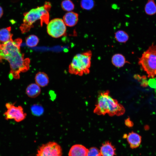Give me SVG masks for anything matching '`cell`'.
<instances>
[{"label": "cell", "instance_id": "11", "mask_svg": "<svg viewBox=\"0 0 156 156\" xmlns=\"http://www.w3.org/2000/svg\"><path fill=\"white\" fill-rule=\"evenodd\" d=\"M128 142L130 147L132 148L138 147L141 142V137L138 134L131 132L129 133L127 137Z\"/></svg>", "mask_w": 156, "mask_h": 156}, {"label": "cell", "instance_id": "6", "mask_svg": "<svg viewBox=\"0 0 156 156\" xmlns=\"http://www.w3.org/2000/svg\"><path fill=\"white\" fill-rule=\"evenodd\" d=\"M47 31L51 37L58 38L66 35V27L63 20L60 18L53 19L47 24Z\"/></svg>", "mask_w": 156, "mask_h": 156}, {"label": "cell", "instance_id": "20", "mask_svg": "<svg viewBox=\"0 0 156 156\" xmlns=\"http://www.w3.org/2000/svg\"><path fill=\"white\" fill-rule=\"evenodd\" d=\"M32 114L35 116H39L44 113V109L42 106L38 104H34L31 107Z\"/></svg>", "mask_w": 156, "mask_h": 156}, {"label": "cell", "instance_id": "27", "mask_svg": "<svg viewBox=\"0 0 156 156\" xmlns=\"http://www.w3.org/2000/svg\"><path fill=\"white\" fill-rule=\"evenodd\" d=\"M3 10L2 7L0 6V18L2 17L3 14Z\"/></svg>", "mask_w": 156, "mask_h": 156}, {"label": "cell", "instance_id": "4", "mask_svg": "<svg viewBox=\"0 0 156 156\" xmlns=\"http://www.w3.org/2000/svg\"><path fill=\"white\" fill-rule=\"evenodd\" d=\"M92 53L90 51L76 55L69 65L68 72L71 74L82 76L90 72Z\"/></svg>", "mask_w": 156, "mask_h": 156}, {"label": "cell", "instance_id": "18", "mask_svg": "<svg viewBox=\"0 0 156 156\" xmlns=\"http://www.w3.org/2000/svg\"><path fill=\"white\" fill-rule=\"evenodd\" d=\"M115 37L117 41L121 43H125L128 40L129 36L125 31L119 30L115 33Z\"/></svg>", "mask_w": 156, "mask_h": 156}, {"label": "cell", "instance_id": "16", "mask_svg": "<svg viewBox=\"0 0 156 156\" xmlns=\"http://www.w3.org/2000/svg\"><path fill=\"white\" fill-rule=\"evenodd\" d=\"M112 62L115 67L120 68L123 66L127 62L122 54L116 53L114 55L112 58Z\"/></svg>", "mask_w": 156, "mask_h": 156}, {"label": "cell", "instance_id": "19", "mask_svg": "<svg viewBox=\"0 0 156 156\" xmlns=\"http://www.w3.org/2000/svg\"><path fill=\"white\" fill-rule=\"evenodd\" d=\"M39 41V39L37 36L35 35H31L26 38V44L29 47H33L37 45Z\"/></svg>", "mask_w": 156, "mask_h": 156}, {"label": "cell", "instance_id": "13", "mask_svg": "<svg viewBox=\"0 0 156 156\" xmlns=\"http://www.w3.org/2000/svg\"><path fill=\"white\" fill-rule=\"evenodd\" d=\"M26 93L31 98H35L38 96L41 92L40 87L37 84L32 83L29 85L26 89Z\"/></svg>", "mask_w": 156, "mask_h": 156}, {"label": "cell", "instance_id": "12", "mask_svg": "<svg viewBox=\"0 0 156 156\" xmlns=\"http://www.w3.org/2000/svg\"><path fill=\"white\" fill-rule=\"evenodd\" d=\"M115 149L109 141L103 144L100 152L101 156H114Z\"/></svg>", "mask_w": 156, "mask_h": 156}, {"label": "cell", "instance_id": "2", "mask_svg": "<svg viewBox=\"0 0 156 156\" xmlns=\"http://www.w3.org/2000/svg\"><path fill=\"white\" fill-rule=\"evenodd\" d=\"M51 8V3L46 1L43 5L24 13L23 22L19 27L21 33L24 34L28 32L33 27V24L39 20L41 26L43 23L47 24L49 22V11Z\"/></svg>", "mask_w": 156, "mask_h": 156}, {"label": "cell", "instance_id": "17", "mask_svg": "<svg viewBox=\"0 0 156 156\" xmlns=\"http://www.w3.org/2000/svg\"><path fill=\"white\" fill-rule=\"evenodd\" d=\"M145 11L148 15H152L156 13V4L154 0H148L146 4Z\"/></svg>", "mask_w": 156, "mask_h": 156}, {"label": "cell", "instance_id": "14", "mask_svg": "<svg viewBox=\"0 0 156 156\" xmlns=\"http://www.w3.org/2000/svg\"><path fill=\"white\" fill-rule=\"evenodd\" d=\"M11 27L9 26L0 29V44H3L12 40Z\"/></svg>", "mask_w": 156, "mask_h": 156}, {"label": "cell", "instance_id": "29", "mask_svg": "<svg viewBox=\"0 0 156 156\" xmlns=\"http://www.w3.org/2000/svg\"><path fill=\"white\" fill-rule=\"evenodd\" d=\"M0 156H1V155H0Z\"/></svg>", "mask_w": 156, "mask_h": 156}, {"label": "cell", "instance_id": "15", "mask_svg": "<svg viewBox=\"0 0 156 156\" xmlns=\"http://www.w3.org/2000/svg\"><path fill=\"white\" fill-rule=\"evenodd\" d=\"M35 79L36 83L40 87H44L47 86L49 83L48 77L44 72H38L36 75Z\"/></svg>", "mask_w": 156, "mask_h": 156}, {"label": "cell", "instance_id": "22", "mask_svg": "<svg viewBox=\"0 0 156 156\" xmlns=\"http://www.w3.org/2000/svg\"><path fill=\"white\" fill-rule=\"evenodd\" d=\"M94 5L93 0H81V7L86 10L92 9L94 7Z\"/></svg>", "mask_w": 156, "mask_h": 156}, {"label": "cell", "instance_id": "24", "mask_svg": "<svg viewBox=\"0 0 156 156\" xmlns=\"http://www.w3.org/2000/svg\"><path fill=\"white\" fill-rule=\"evenodd\" d=\"M148 85L151 88H156V79L154 78L150 79L148 81Z\"/></svg>", "mask_w": 156, "mask_h": 156}, {"label": "cell", "instance_id": "5", "mask_svg": "<svg viewBox=\"0 0 156 156\" xmlns=\"http://www.w3.org/2000/svg\"><path fill=\"white\" fill-rule=\"evenodd\" d=\"M138 63L146 73L148 77L154 78L156 75V46L153 44L144 52Z\"/></svg>", "mask_w": 156, "mask_h": 156}, {"label": "cell", "instance_id": "10", "mask_svg": "<svg viewBox=\"0 0 156 156\" xmlns=\"http://www.w3.org/2000/svg\"><path fill=\"white\" fill-rule=\"evenodd\" d=\"M63 21L66 25L69 27L75 25L78 21V14L73 12H69L64 16Z\"/></svg>", "mask_w": 156, "mask_h": 156}, {"label": "cell", "instance_id": "26", "mask_svg": "<svg viewBox=\"0 0 156 156\" xmlns=\"http://www.w3.org/2000/svg\"><path fill=\"white\" fill-rule=\"evenodd\" d=\"M14 103H6L5 105V106L7 109L10 108Z\"/></svg>", "mask_w": 156, "mask_h": 156}, {"label": "cell", "instance_id": "23", "mask_svg": "<svg viewBox=\"0 0 156 156\" xmlns=\"http://www.w3.org/2000/svg\"><path fill=\"white\" fill-rule=\"evenodd\" d=\"M87 156H101L100 151L95 147H92L88 150Z\"/></svg>", "mask_w": 156, "mask_h": 156}, {"label": "cell", "instance_id": "7", "mask_svg": "<svg viewBox=\"0 0 156 156\" xmlns=\"http://www.w3.org/2000/svg\"><path fill=\"white\" fill-rule=\"evenodd\" d=\"M62 149L58 144L50 142L40 146L37 156H62Z\"/></svg>", "mask_w": 156, "mask_h": 156}, {"label": "cell", "instance_id": "9", "mask_svg": "<svg viewBox=\"0 0 156 156\" xmlns=\"http://www.w3.org/2000/svg\"><path fill=\"white\" fill-rule=\"evenodd\" d=\"M88 150L82 145L75 144L70 148L69 156H87Z\"/></svg>", "mask_w": 156, "mask_h": 156}, {"label": "cell", "instance_id": "3", "mask_svg": "<svg viewBox=\"0 0 156 156\" xmlns=\"http://www.w3.org/2000/svg\"><path fill=\"white\" fill-rule=\"evenodd\" d=\"M125 109L116 100L110 95L108 91L99 93L96 104L94 110V113L98 115L107 114L109 116H121L125 112Z\"/></svg>", "mask_w": 156, "mask_h": 156}, {"label": "cell", "instance_id": "25", "mask_svg": "<svg viewBox=\"0 0 156 156\" xmlns=\"http://www.w3.org/2000/svg\"><path fill=\"white\" fill-rule=\"evenodd\" d=\"M125 124L128 127H132L133 125V123L129 118H128L125 120Z\"/></svg>", "mask_w": 156, "mask_h": 156}, {"label": "cell", "instance_id": "28", "mask_svg": "<svg viewBox=\"0 0 156 156\" xmlns=\"http://www.w3.org/2000/svg\"><path fill=\"white\" fill-rule=\"evenodd\" d=\"M155 93L156 94V88H155Z\"/></svg>", "mask_w": 156, "mask_h": 156}, {"label": "cell", "instance_id": "21", "mask_svg": "<svg viewBox=\"0 0 156 156\" xmlns=\"http://www.w3.org/2000/svg\"><path fill=\"white\" fill-rule=\"evenodd\" d=\"M62 9L64 11L70 12L73 10L75 7L74 5L71 0H64L61 4Z\"/></svg>", "mask_w": 156, "mask_h": 156}, {"label": "cell", "instance_id": "1", "mask_svg": "<svg viewBox=\"0 0 156 156\" xmlns=\"http://www.w3.org/2000/svg\"><path fill=\"white\" fill-rule=\"evenodd\" d=\"M22 42V39L18 38L0 44V62L5 60L9 63L10 79H19L20 73L27 71L29 68V59L24 58L21 51Z\"/></svg>", "mask_w": 156, "mask_h": 156}, {"label": "cell", "instance_id": "8", "mask_svg": "<svg viewBox=\"0 0 156 156\" xmlns=\"http://www.w3.org/2000/svg\"><path fill=\"white\" fill-rule=\"evenodd\" d=\"M3 114L6 120L14 119L17 122L24 120L27 116L26 113L24 112L23 108L21 106L16 107L14 105V104L7 109Z\"/></svg>", "mask_w": 156, "mask_h": 156}]
</instances>
